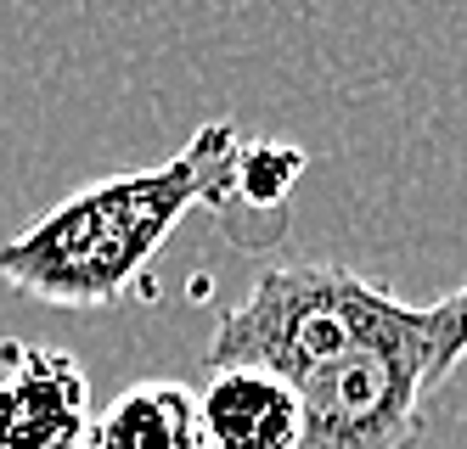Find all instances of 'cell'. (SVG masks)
<instances>
[{
    "mask_svg": "<svg viewBox=\"0 0 467 449\" xmlns=\"http://www.w3.org/2000/svg\"><path fill=\"white\" fill-rule=\"evenodd\" d=\"M237 124L214 118L175 158L90 180L28 219L0 248V281L57 309H108L192 209H225L237 197Z\"/></svg>",
    "mask_w": 467,
    "mask_h": 449,
    "instance_id": "cell-1",
    "label": "cell"
},
{
    "mask_svg": "<svg viewBox=\"0 0 467 449\" xmlns=\"http://www.w3.org/2000/svg\"><path fill=\"white\" fill-rule=\"evenodd\" d=\"M417 303H400L389 287L366 281L344 264H276L259 270L254 287L220 315L209 337V371L248 365L282 383H305L310 371L344 360L366 342L400 332Z\"/></svg>",
    "mask_w": 467,
    "mask_h": 449,
    "instance_id": "cell-2",
    "label": "cell"
},
{
    "mask_svg": "<svg viewBox=\"0 0 467 449\" xmlns=\"http://www.w3.org/2000/svg\"><path fill=\"white\" fill-rule=\"evenodd\" d=\"M428 365H433V315H417L366 342V349L310 371L293 383L305 404V444L298 449H411L422 433L428 404Z\"/></svg>",
    "mask_w": 467,
    "mask_h": 449,
    "instance_id": "cell-3",
    "label": "cell"
},
{
    "mask_svg": "<svg viewBox=\"0 0 467 449\" xmlns=\"http://www.w3.org/2000/svg\"><path fill=\"white\" fill-rule=\"evenodd\" d=\"M90 376L62 342H6L0 449H85Z\"/></svg>",
    "mask_w": 467,
    "mask_h": 449,
    "instance_id": "cell-4",
    "label": "cell"
},
{
    "mask_svg": "<svg viewBox=\"0 0 467 449\" xmlns=\"http://www.w3.org/2000/svg\"><path fill=\"white\" fill-rule=\"evenodd\" d=\"M209 449H298L305 444V404L271 371L220 365L197 393Z\"/></svg>",
    "mask_w": 467,
    "mask_h": 449,
    "instance_id": "cell-5",
    "label": "cell"
},
{
    "mask_svg": "<svg viewBox=\"0 0 467 449\" xmlns=\"http://www.w3.org/2000/svg\"><path fill=\"white\" fill-rule=\"evenodd\" d=\"M85 449H209L203 410L186 383H136L90 422Z\"/></svg>",
    "mask_w": 467,
    "mask_h": 449,
    "instance_id": "cell-6",
    "label": "cell"
},
{
    "mask_svg": "<svg viewBox=\"0 0 467 449\" xmlns=\"http://www.w3.org/2000/svg\"><path fill=\"white\" fill-rule=\"evenodd\" d=\"M428 315H433V365H428V388L440 393V383L467 360V281L440 298V303H428Z\"/></svg>",
    "mask_w": 467,
    "mask_h": 449,
    "instance_id": "cell-7",
    "label": "cell"
}]
</instances>
